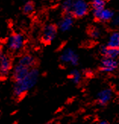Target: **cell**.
<instances>
[{
    "label": "cell",
    "instance_id": "cell-1",
    "mask_svg": "<svg viewBox=\"0 0 119 124\" xmlns=\"http://www.w3.org/2000/svg\"><path fill=\"white\" fill-rule=\"evenodd\" d=\"M39 78V72L36 69L31 68L25 76L15 82L14 87V94L18 98H21L28 92L36 84Z\"/></svg>",
    "mask_w": 119,
    "mask_h": 124
},
{
    "label": "cell",
    "instance_id": "cell-2",
    "mask_svg": "<svg viewBox=\"0 0 119 124\" xmlns=\"http://www.w3.org/2000/svg\"><path fill=\"white\" fill-rule=\"evenodd\" d=\"M89 9V6L84 0H76L73 2L71 12L73 15L77 18L84 17L86 15Z\"/></svg>",
    "mask_w": 119,
    "mask_h": 124
},
{
    "label": "cell",
    "instance_id": "cell-3",
    "mask_svg": "<svg viewBox=\"0 0 119 124\" xmlns=\"http://www.w3.org/2000/svg\"><path fill=\"white\" fill-rule=\"evenodd\" d=\"M24 44V37L20 34H14L12 35L8 40V47L12 51H18L21 50Z\"/></svg>",
    "mask_w": 119,
    "mask_h": 124
},
{
    "label": "cell",
    "instance_id": "cell-4",
    "mask_svg": "<svg viewBox=\"0 0 119 124\" xmlns=\"http://www.w3.org/2000/svg\"><path fill=\"white\" fill-rule=\"evenodd\" d=\"M61 60L64 63H70L72 66L78 64V56L71 49H67L61 55Z\"/></svg>",
    "mask_w": 119,
    "mask_h": 124
},
{
    "label": "cell",
    "instance_id": "cell-5",
    "mask_svg": "<svg viewBox=\"0 0 119 124\" xmlns=\"http://www.w3.org/2000/svg\"><path fill=\"white\" fill-rule=\"evenodd\" d=\"M57 33L56 27L53 24L46 25L42 31V40L45 43H50L55 39Z\"/></svg>",
    "mask_w": 119,
    "mask_h": 124
},
{
    "label": "cell",
    "instance_id": "cell-6",
    "mask_svg": "<svg viewBox=\"0 0 119 124\" xmlns=\"http://www.w3.org/2000/svg\"><path fill=\"white\" fill-rule=\"evenodd\" d=\"M93 15L95 18L100 21H110L114 17V12L108 8H102L100 10L93 11Z\"/></svg>",
    "mask_w": 119,
    "mask_h": 124
},
{
    "label": "cell",
    "instance_id": "cell-7",
    "mask_svg": "<svg viewBox=\"0 0 119 124\" xmlns=\"http://www.w3.org/2000/svg\"><path fill=\"white\" fill-rule=\"evenodd\" d=\"M118 68V62L115 59L105 57L102 62L101 71L103 72H112Z\"/></svg>",
    "mask_w": 119,
    "mask_h": 124
},
{
    "label": "cell",
    "instance_id": "cell-8",
    "mask_svg": "<svg viewBox=\"0 0 119 124\" xmlns=\"http://www.w3.org/2000/svg\"><path fill=\"white\" fill-rule=\"evenodd\" d=\"M112 98V91L110 88H105L100 91L97 94V101L101 105H105Z\"/></svg>",
    "mask_w": 119,
    "mask_h": 124
},
{
    "label": "cell",
    "instance_id": "cell-9",
    "mask_svg": "<svg viewBox=\"0 0 119 124\" xmlns=\"http://www.w3.org/2000/svg\"><path fill=\"white\" fill-rule=\"evenodd\" d=\"M12 67L10 58L4 53H0V73L7 74Z\"/></svg>",
    "mask_w": 119,
    "mask_h": 124
},
{
    "label": "cell",
    "instance_id": "cell-10",
    "mask_svg": "<svg viewBox=\"0 0 119 124\" xmlns=\"http://www.w3.org/2000/svg\"><path fill=\"white\" fill-rule=\"evenodd\" d=\"M30 69L31 68L27 67L24 66V65H21L18 62L14 69V78L15 80V82L23 78L25 75L28 73Z\"/></svg>",
    "mask_w": 119,
    "mask_h": 124
},
{
    "label": "cell",
    "instance_id": "cell-11",
    "mask_svg": "<svg viewBox=\"0 0 119 124\" xmlns=\"http://www.w3.org/2000/svg\"><path fill=\"white\" fill-rule=\"evenodd\" d=\"M74 24V20L72 16L71 15H66L62 19V21L59 23V28L63 32H65L69 31L71 28V27Z\"/></svg>",
    "mask_w": 119,
    "mask_h": 124
},
{
    "label": "cell",
    "instance_id": "cell-12",
    "mask_svg": "<svg viewBox=\"0 0 119 124\" xmlns=\"http://www.w3.org/2000/svg\"><path fill=\"white\" fill-rule=\"evenodd\" d=\"M102 54L112 59H115L119 56V48H112L109 46H102L100 49Z\"/></svg>",
    "mask_w": 119,
    "mask_h": 124
},
{
    "label": "cell",
    "instance_id": "cell-13",
    "mask_svg": "<svg viewBox=\"0 0 119 124\" xmlns=\"http://www.w3.org/2000/svg\"><path fill=\"white\" fill-rule=\"evenodd\" d=\"M108 46L112 48H119V32L115 31L112 33L108 41Z\"/></svg>",
    "mask_w": 119,
    "mask_h": 124
},
{
    "label": "cell",
    "instance_id": "cell-14",
    "mask_svg": "<svg viewBox=\"0 0 119 124\" xmlns=\"http://www.w3.org/2000/svg\"><path fill=\"white\" fill-rule=\"evenodd\" d=\"M18 62L21 65H24V66L27 67L32 68V66H33L34 64V59L30 55H25V56H21L19 59Z\"/></svg>",
    "mask_w": 119,
    "mask_h": 124
},
{
    "label": "cell",
    "instance_id": "cell-15",
    "mask_svg": "<svg viewBox=\"0 0 119 124\" xmlns=\"http://www.w3.org/2000/svg\"><path fill=\"white\" fill-rule=\"evenodd\" d=\"M105 4V0H91V5L93 8V11L104 8Z\"/></svg>",
    "mask_w": 119,
    "mask_h": 124
},
{
    "label": "cell",
    "instance_id": "cell-16",
    "mask_svg": "<svg viewBox=\"0 0 119 124\" xmlns=\"http://www.w3.org/2000/svg\"><path fill=\"white\" fill-rule=\"evenodd\" d=\"M71 78L72 82L75 84H78L81 80V75L78 70L74 69L71 72Z\"/></svg>",
    "mask_w": 119,
    "mask_h": 124
},
{
    "label": "cell",
    "instance_id": "cell-17",
    "mask_svg": "<svg viewBox=\"0 0 119 124\" xmlns=\"http://www.w3.org/2000/svg\"><path fill=\"white\" fill-rule=\"evenodd\" d=\"M73 2H74L72 0H64V1L62 2V8L64 12H71Z\"/></svg>",
    "mask_w": 119,
    "mask_h": 124
},
{
    "label": "cell",
    "instance_id": "cell-18",
    "mask_svg": "<svg viewBox=\"0 0 119 124\" xmlns=\"http://www.w3.org/2000/svg\"><path fill=\"white\" fill-rule=\"evenodd\" d=\"M23 10L25 13H31L34 11V5L31 2H27L24 5Z\"/></svg>",
    "mask_w": 119,
    "mask_h": 124
},
{
    "label": "cell",
    "instance_id": "cell-19",
    "mask_svg": "<svg viewBox=\"0 0 119 124\" xmlns=\"http://www.w3.org/2000/svg\"><path fill=\"white\" fill-rule=\"evenodd\" d=\"M90 35H91V37H93V39H96V38H98V37H99V36H100V31L98 29L94 28V29H93L90 31Z\"/></svg>",
    "mask_w": 119,
    "mask_h": 124
},
{
    "label": "cell",
    "instance_id": "cell-20",
    "mask_svg": "<svg viewBox=\"0 0 119 124\" xmlns=\"http://www.w3.org/2000/svg\"><path fill=\"white\" fill-rule=\"evenodd\" d=\"M112 23L115 26H119V16H117L115 18H113Z\"/></svg>",
    "mask_w": 119,
    "mask_h": 124
},
{
    "label": "cell",
    "instance_id": "cell-21",
    "mask_svg": "<svg viewBox=\"0 0 119 124\" xmlns=\"http://www.w3.org/2000/svg\"><path fill=\"white\" fill-rule=\"evenodd\" d=\"M99 124H109V123L106 121H101L100 123H99Z\"/></svg>",
    "mask_w": 119,
    "mask_h": 124
},
{
    "label": "cell",
    "instance_id": "cell-22",
    "mask_svg": "<svg viewBox=\"0 0 119 124\" xmlns=\"http://www.w3.org/2000/svg\"><path fill=\"white\" fill-rule=\"evenodd\" d=\"M45 124H51V123H45Z\"/></svg>",
    "mask_w": 119,
    "mask_h": 124
}]
</instances>
